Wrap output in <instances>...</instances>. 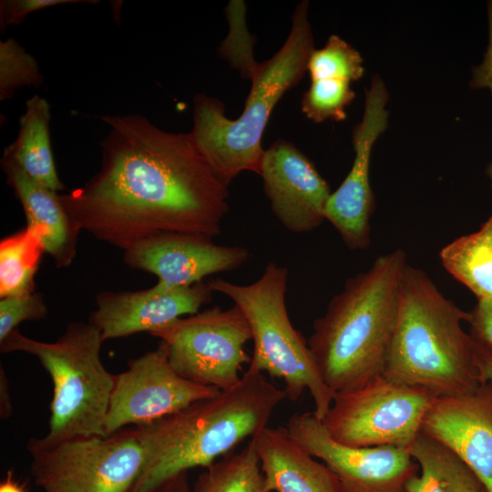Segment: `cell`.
I'll return each instance as SVG.
<instances>
[{"label": "cell", "instance_id": "13", "mask_svg": "<svg viewBox=\"0 0 492 492\" xmlns=\"http://www.w3.org/2000/svg\"><path fill=\"white\" fill-rule=\"evenodd\" d=\"M388 92L384 81L374 76L365 90L364 110L353 131L354 159L351 169L337 190L331 193L324 217L352 250H364L371 243L374 194L370 184L373 147L386 129Z\"/></svg>", "mask_w": 492, "mask_h": 492}, {"label": "cell", "instance_id": "20", "mask_svg": "<svg viewBox=\"0 0 492 492\" xmlns=\"http://www.w3.org/2000/svg\"><path fill=\"white\" fill-rule=\"evenodd\" d=\"M50 106L37 96L31 97L19 122L16 138L4 149L3 159L17 166L30 179L52 191L65 190L56 172L50 143Z\"/></svg>", "mask_w": 492, "mask_h": 492}, {"label": "cell", "instance_id": "16", "mask_svg": "<svg viewBox=\"0 0 492 492\" xmlns=\"http://www.w3.org/2000/svg\"><path fill=\"white\" fill-rule=\"evenodd\" d=\"M213 290L208 282L172 287L160 282L142 291H105L97 295L88 322L101 332L103 341L161 328L191 315L210 302Z\"/></svg>", "mask_w": 492, "mask_h": 492}, {"label": "cell", "instance_id": "34", "mask_svg": "<svg viewBox=\"0 0 492 492\" xmlns=\"http://www.w3.org/2000/svg\"><path fill=\"white\" fill-rule=\"evenodd\" d=\"M155 492H189L186 473L169 480Z\"/></svg>", "mask_w": 492, "mask_h": 492}, {"label": "cell", "instance_id": "8", "mask_svg": "<svg viewBox=\"0 0 492 492\" xmlns=\"http://www.w3.org/2000/svg\"><path fill=\"white\" fill-rule=\"evenodd\" d=\"M31 475L45 492H130L145 463L136 426L50 446L27 443Z\"/></svg>", "mask_w": 492, "mask_h": 492}, {"label": "cell", "instance_id": "19", "mask_svg": "<svg viewBox=\"0 0 492 492\" xmlns=\"http://www.w3.org/2000/svg\"><path fill=\"white\" fill-rule=\"evenodd\" d=\"M6 182L20 201L26 226L40 237L56 268H67L77 251L81 230L65 210L59 194L36 182L14 163L1 159Z\"/></svg>", "mask_w": 492, "mask_h": 492}, {"label": "cell", "instance_id": "15", "mask_svg": "<svg viewBox=\"0 0 492 492\" xmlns=\"http://www.w3.org/2000/svg\"><path fill=\"white\" fill-rule=\"evenodd\" d=\"M259 175L273 214L289 231L309 232L325 220L330 186L292 143L280 139L265 149Z\"/></svg>", "mask_w": 492, "mask_h": 492}, {"label": "cell", "instance_id": "18", "mask_svg": "<svg viewBox=\"0 0 492 492\" xmlns=\"http://www.w3.org/2000/svg\"><path fill=\"white\" fill-rule=\"evenodd\" d=\"M253 440L271 492H344L335 474L306 452L285 427H264Z\"/></svg>", "mask_w": 492, "mask_h": 492}, {"label": "cell", "instance_id": "30", "mask_svg": "<svg viewBox=\"0 0 492 492\" xmlns=\"http://www.w3.org/2000/svg\"><path fill=\"white\" fill-rule=\"evenodd\" d=\"M468 313L469 334L477 343L492 349V300H478Z\"/></svg>", "mask_w": 492, "mask_h": 492}, {"label": "cell", "instance_id": "10", "mask_svg": "<svg viewBox=\"0 0 492 492\" xmlns=\"http://www.w3.org/2000/svg\"><path fill=\"white\" fill-rule=\"evenodd\" d=\"M149 334L160 340L159 346L180 376L220 391L237 384L242 366L251 362L245 350L251 329L236 305L180 317Z\"/></svg>", "mask_w": 492, "mask_h": 492}, {"label": "cell", "instance_id": "35", "mask_svg": "<svg viewBox=\"0 0 492 492\" xmlns=\"http://www.w3.org/2000/svg\"><path fill=\"white\" fill-rule=\"evenodd\" d=\"M0 492H25L14 479L12 471L7 472L6 477L0 485Z\"/></svg>", "mask_w": 492, "mask_h": 492}, {"label": "cell", "instance_id": "4", "mask_svg": "<svg viewBox=\"0 0 492 492\" xmlns=\"http://www.w3.org/2000/svg\"><path fill=\"white\" fill-rule=\"evenodd\" d=\"M469 313L422 270L405 268L396 324L383 375L436 397L474 392L482 384L475 343L463 329Z\"/></svg>", "mask_w": 492, "mask_h": 492}, {"label": "cell", "instance_id": "1", "mask_svg": "<svg viewBox=\"0 0 492 492\" xmlns=\"http://www.w3.org/2000/svg\"><path fill=\"white\" fill-rule=\"evenodd\" d=\"M101 119L109 130L100 142L99 170L59 194L81 231L123 251L160 233H220L228 187L190 133L165 131L136 114Z\"/></svg>", "mask_w": 492, "mask_h": 492}, {"label": "cell", "instance_id": "12", "mask_svg": "<svg viewBox=\"0 0 492 492\" xmlns=\"http://www.w3.org/2000/svg\"><path fill=\"white\" fill-rule=\"evenodd\" d=\"M285 428L298 445L335 474L344 492H405L407 481L418 473L409 450L340 444L313 412L293 414Z\"/></svg>", "mask_w": 492, "mask_h": 492}, {"label": "cell", "instance_id": "26", "mask_svg": "<svg viewBox=\"0 0 492 492\" xmlns=\"http://www.w3.org/2000/svg\"><path fill=\"white\" fill-rule=\"evenodd\" d=\"M355 94L351 83L340 79L311 80L302 99V111L310 120L342 121L346 118V108Z\"/></svg>", "mask_w": 492, "mask_h": 492}, {"label": "cell", "instance_id": "29", "mask_svg": "<svg viewBox=\"0 0 492 492\" xmlns=\"http://www.w3.org/2000/svg\"><path fill=\"white\" fill-rule=\"evenodd\" d=\"M77 3H97V1L83 0H2L0 2V26L5 29L10 26L20 25L31 13L44 8Z\"/></svg>", "mask_w": 492, "mask_h": 492}, {"label": "cell", "instance_id": "3", "mask_svg": "<svg viewBox=\"0 0 492 492\" xmlns=\"http://www.w3.org/2000/svg\"><path fill=\"white\" fill-rule=\"evenodd\" d=\"M406 255L396 249L348 279L313 323L307 340L320 374L335 394L383 374L393 339Z\"/></svg>", "mask_w": 492, "mask_h": 492}, {"label": "cell", "instance_id": "32", "mask_svg": "<svg viewBox=\"0 0 492 492\" xmlns=\"http://www.w3.org/2000/svg\"><path fill=\"white\" fill-rule=\"evenodd\" d=\"M474 340V339H473ZM475 343V360L482 383H492V349Z\"/></svg>", "mask_w": 492, "mask_h": 492}, {"label": "cell", "instance_id": "36", "mask_svg": "<svg viewBox=\"0 0 492 492\" xmlns=\"http://www.w3.org/2000/svg\"><path fill=\"white\" fill-rule=\"evenodd\" d=\"M487 176L490 179L491 183H492V162L487 166Z\"/></svg>", "mask_w": 492, "mask_h": 492}, {"label": "cell", "instance_id": "14", "mask_svg": "<svg viewBox=\"0 0 492 492\" xmlns=\"http://www.w3.org/2000/svg\"><path fill=\"white\" fill-rule=\"evenodd\" d=\"M250 258L241 246L216 244L197 233L167 232L135 242L124 251V262L158 277V282L188 287L220 272L236 270Z\"/></svg>", "mask_w": 492, "mask_h": 492}, {"label": "cell", "instance_id": "9", "mask_svg": "<svg viewBox=\"0 0 492 492\" xmlns=\"http://www.w3.org/2000/svg\"><path fill=\"white\" fill-rule=\"evenodd\" d=\"M435 398L423 388L382 374L355 389L335 393L322 422L331 437L345 446L409 450Z\"/></svg>", "mask_w": 492, "mask_h": 492}, {"label": "cell", "instance_id": "11", "mask_svg": "<svg viewBox=\"0 0 492 492\" xmlns=\"http://www.w3.org/2000/svg\"><path fill=\"white\" fill-rule=\"evenodd\" d=\"M220 392L180 376L159 346L129 360L127 370L115 374L106 434L153 423Z\"/></svg>", "mask_w": 492, "mask_h": 492}, {"label": "cell", "instance_id": "17", "mask_svg": "<svg viewBox=\"0 0 492 492\" xmlns=\"http://www.w3.org/2000/svg\"><path fill=\"white\" fill-rule=\"evenodd\" d=\"M421 431L453 451L492 492V383L469 394L436 397Z\"/></svg>", "mask_w": 492, "mask_h": 492}, {"label": "cell", "instance_id": "37", "mask_svg": "<svg viewBox=\"0 0 492 492\" xmlns=\"http://www.w3.org/2000/svg\"><path fill=\"white\" fill-rule=\"evenodd\" d=\"M480 492H487V491L485 489V487H483Z\"/></svg>", "mask_w": 492, "mask_h": 492}, {"label": "cell", "instance_id": "33", "mask_svg": "<svg viewBox=\"0 0 492 492\" xmlns=\"http://www.w3.org/2000/svg\"><path fill=\"white\" fill-rule=\"evenodd\" d=\"M1 417L7 418L12 413L11 397L5 372L1 369Z\"/></svg>", "mask_w": 492, "mask_h": 492}, {"label": "cell", "instance_id": "28", "mask_svg": "<svg viewBox=\"0 0 492 492\" xmlns=\"http://www.w3.org/2000/svg\"><path fill=\"white\" fill-rule=\"evenodd\" d=\"M48 309L42 294L33 292L0 300V342L17 329L24 321H37L47 316Z\"/></svg>", "mask_w": 492, "mask_h": 492}, {"label": "cell", "instance_id": "22", "mask_svg": "<svg viewBox=\"0 0 492 492\" xmlns=\"http://www.w3.org/2000/svg\"><path fill=\"white\" fill-rule=\"evenodd\" d=\"M439 258L445 270L477 300H492V215L478 231L444 246Z\"/></svg>", "mask_w": 492, "mask_h": 492}, {"label": "cell", "instance_id": "2", "mask_svg": "<svg viewBox=\"0 0 492 492\" xmlns=\"http://www.w3.org/2000/svg\"><path fill=\"white\" fill-rule=\"evenodd\" d=\"M287 398L263 374L247 370L233 387L153 423L136 426L145 463L130 492H155L194 467H208L264 427Z\"/></svg>", "mask_w": 492, "mask_h": 492}, {"label": "cell", "instance_id": "5", "mask_svg": "<svg viewBox=\"0 0 492 492\" xmlns=\"http://www.w3.org/2000/svg\"><path fill=\"white\" fill-rule=\"evenodd\" d=\"M307 1L297 5L292 28L282 46L267 61L257 63L251 87L237 119L225 115L218 98L199 93L193 99L190 132L199 152L227 187L243 171L260 174L264 150L261 138L270 116L284 93L295 87L313 51Z\"/></svg>", "mask_w": 492, "mask_h": 492}, {"label": "cell", "instance_id": "6", "mask_svg": "<svg viewBox=\"0 0 492 492\" xmlns=\"http://www.w3.org/2000/svg\"><path fill=\"white\" fill-rule=\"evenodd\" d=\"M101 332L87 323L73 322L54 342L29 338L18 329L0 342L2 354L25 352L36 356L51 377L48 432L31 438L36 446H50L78 436H106V419L115 374L104 366Z\"/></svg>", "mask_w": 492, "mask_h": 492}, {"label": "cell", "instance_id": "31", "mask_svg": "<svg viewBox=\"0 0 492 492\" xmlns=\"http://www.w3.org/2000/svg\"><path fill=\"white\" fill-rule=\"evenodd\" d=\"M488 44L481 64L472 70L470 87L488 88L492 95V0L487 2Z\"/></svg>", "mask_w": 492, "mask_h": 492}, {"label": "cell", "instance_id": "21", "mask_svg": "<svg viewBox=\"0 0 492 492\" xmlns=\"http://www.w3.org/2000/svg\"><path fill=\"white\" fill-rule=\"evenodd\" d=\"M409 453L420 472L407 481L405 492H480L484 487L461 458L422 431Z\"/></svg>", "mask_w": 492, "mask_h": 492}, {"label": "cell", "instance_id": "27", "mask_svg": "<svg viewBox=\"0 0 492 492\" xmlns=\"http://www.w3.org/2000/svg\"><path fill=\"white\" fill-rule=\"evenodd\" d=\"M43 79L36 60L16 40L0 42V100L12 98L24 87H38Z\"/></svg>", "mask_w": 492, "mask_h": 492}, {"label": "cell", "instance_id": "24", "mask_svg": "<svg viewBox=\"0 0 492 492\" xmlns=\"http://www.w3.org/2000/svg\"><path fill=\"white\" fill-rule=\"evenodd\" d=\"M205 468L196 481L194 492H271L251 438L241 450Z\"/></svg>", "mask_w": 492, "mask_h": 492}, {"label": "cell", "instance_id": "7", "mask_svg": "<svg viewBox=\"0 0 492 492\" xmlns=\"http://www.w3.org/2000/svg\"><path fill=\"white\" fill-rule=\"evenodd\" d=\"M288 275L286 267L270 261L252 283L236 284L221 278L207 282L213 292L231 299L249 323L253 351L247 370L282 380L292 402L308 391L313 413L322 421L334 393L324 383L307 340L290 320L285 303Z\"/></svg>", "mask_w": 492, "mask_h": 492}, {"label": "cell", "instance_id": "25", "mask_svg": "<svg viewBox=\"0 0 492 492\" xmlns=\"http://www.w3.org/2000/svg\"><path fill=\"white\" fill-rule=\"evenodd\" d=\"M363 57L354 47L332 35L323 47L311 53L307 70L311 80L340 79L352 83L363 77Z\"/></svg>", "mask_w": 492, "mask_h": 492}, {"label": "cell", "instance_id": "23", "mask_svg": "<svg viewBox=\"0 0 492 492\" xmlns=\"http://www.w3.org/2000/svg\"><path fill=\"white\" fill-rule=\"evenodd\" d=\"M46 252L39 235L31 228L0 241V298L35 292V276Z\"/></svg>", "mask_w": 492, "mask_h": 492}]
</instances>
